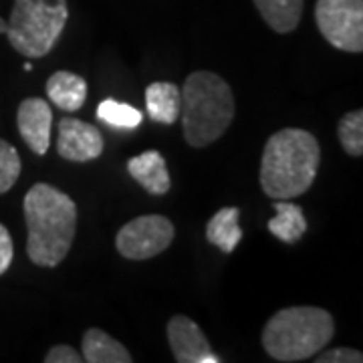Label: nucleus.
<instances>
[{"label": "nucleus", "instance_id": "obj_14", "mask_svg": "<svg viewBox=\"0 0 363 363\" xmlns=\"http://www.w3.org/2000/svg\"><path fill=\"white\" fill-rule=\"evenodd\" d=\"M147 116L157 123L172 125L180 117V89L169 81H154L145 87Z\"/></svg>", "mask_w": 363, "mask_h": 363}, {"label": "nucleus", "instance_id": "obj_2", "mask_svg": "<svg viewBox=\"0 0 363 363\" xmlns=\"http://www.w3.org/2000/svg\"><path fill=\"white\" fill-rule=\"evenodd\" d=\"M321 164V147L307 130L285 128L264 143L260 188L272 200H293L313 186Z\"/></svg>", "mask_w": 363, "mask_h": 363}, {"label": "nucleus", "instance_id": "obj_8", "mask_svg": "<svg viewBox=\"0 0 363 363\" xmlns=\"http://www.w3.org/2000/svg\"><path fill=\"white\" fill-rule=\"evenodd\" d=\"M57 152L67 162H93L104 154V135L95 125L77 117H63L59 121Z\"/></svg>", "mask_w": 363, "mask_h": 363}, {"label": "nucleus", "instance_id": "obj_6", "mask_svg": "<svg viewBox=\"0 0 363 363\" xmlns=\"http://www.w3.org/2000/svg\"><path fill=\"white\" fill-rule=\"evenodd\" d=\"M315 21L331 47L363 51V0H317Z\"/></svg>", "mask_w": 363, "mask_h": 363}, {"label": "nucleus", "instance_id": "obj_22", "mask_svg": "<svg viewBox=\"0 0 363 363\" xmlns=\"http://www.w3.org/2000/svg\"><path fill=\"white\" fill-rule=\"evenodd\" d=\"M83 355L71 345H55L45 355V363H81Z\"/></svg>", "mask_w": 363, "mask_h": 363}, {"label": "nucleus", "instance_id": "obj_19", "mask_svg": "<svg viewBox=\"0 0 363 363\" xmlns=\"http://www.w3.org/2000/svg\"><path fill=\"white\" fill-rule=\"evenodd\" d=\"M337 138L343 150L353 157L363 156V111L355 109L339 119Z\"/></svg>", "mask_w": 363, "mask_h": 363}, {"label": "nucleus", "instance_id": "obj_17", "mask_svg": "<svg viewBox=\"0 0 363 363\" xmlns=\"http://www.w3.org/2000/svg\"><path fill=\"white\" fill-rule=\"evenodd\" d=\"M264 23L274 33L286 35L293 33L301 23L305 0H252Z\"/></svg>", "mask_w": 363, "mask_h": 363}, {"label": "nucleus", "instance_id": "obj_20", "mask_svg": "<svg viewBox=\"0 0 363 363\" xmlns=\"http://www.w3.org/2000/svg\"><path fill=\"white\" fill-rule=\"evenodd\" d=\"M21 176V156L16 147L0 140V194H6Z\"/></svg>", "mask_w": 363, "mask_h": 363}, {"label": "nucleus", "instance_id": "obj_12", "mask_svg": "<svg viewBox=\"0 0 363 363\" xmlns=\"http://www.w3.org/2000/svg\"><path fill=\"white\" fill-rule=\"evenodd\" d=\"M47 95L63 111H79L87 99V81L71 71H57L47 79Z\"/></svg>", "mask_w": 363, "mask_h": 363}, {"label": "nucleus", "instance_id": "obj_1", "mask_svg": "<svg viewBox=\"0 0 363 363\" xmlns=\"http://www.w3.org/2000/svg\"><path fill=\"white\" fill-rule=\"evenodd\" d=\"M26 255L52 269L69 255L77 233V204L59 188L39 182L25 196Z\"/></svg>", "mask_w": 363, "mask_h": 363}, {"label": "nucleus", "instance_id": "obj_13", "mask_svg": "<svg viewBox=\"0 0 363 363\" xmlns=\"http://www.w3.org/2000/svg\"><path fill=\"white\" fill-rule=\"evenodd\" d=\"M81 355L87 363H131L133 357L104 329L91 327L81 339Z\"/></svg>", "mask_w": 363, "mask_h": 363}, {"label": "nucleus", "instance_id": "obj_5", "mask_svg": "<svg viewBox=\"0 0 363 363\" xmlns=\"http://www.w3.org/2000/svg\"><path fill=\"white\" fill-rule=\"evenodd\" d=\"M67 18V0H14L6 37L18 55L40 59L57 45Z\"/></svg>", "mask_w": 363, "mask_h": 363}, {"label": "nucleus", "instance_id": "obj_10", "mask_svg": "<svg viewBox=\"0 0 363 363\" xmlns=\"http://www.w3.org/2000/svg\"><path fill=\"white\" fill-rule=\"evenodd\" d=\"M16 125L25 143L37 154L45 156L51 145L52 111L49 104L40 97H28L18 105Z\"/></svg>", "mask_w": 363, "mask_h": 363}, {"label": "nucleus", "instance_id": "obj_11", "mask_svg": "<svg viewBox=\"0 0 363 363\" xmlns=\"http://www.w3.org/2000/svg\"><path fill=\"white\" fill-rule=\"evenodd\" d=\"M128 172H130L131 178L150 194L164 196L168 194V190L172 188L166 160L157 150H147L140 156L130 157L128 160Z\"/></svg>", "mask_w": 363, "mask_h": 363}, {"label": "nucleus", "instance_id": "obj_18", "mask_svg": "<svg viewBox=\"0 0 363 363\" xmlns=\"http://www.w3.org/2000/svg\"><path fill=\"white\" fill-rule=\"evenodd\" d=\"M97 117L117 130H135L143 121V116L135 107L116 101V99H104L97 105Z\"/></svg>", "mask_w": 363, "mask_h": 363}, {"label": "nucleus", "instance_id": "obj_9", "mask_svg": "<svg viewBox=\"0 0 363 363\" xmlns=\"http://www.w3.org/2000/svg\"><path fill=\"white\" fill-rule=\"evenodd\" d=\"M169 350L178 363H218L220 357L210 350L204 331L194 319L186 315H174L168 323Z\"/></svg>", "mask_w": 363, "mask_h": 363}, {"label": "nucleus", "instance_id": "obj_3", "mask_svg": "<svg viewBox=\"0 0 363 363\" xmlns=\"http://www.w3.org/2000/svg\"><path fill=\"white\" fill-rule=\"evenodd\" d=\"M236 105L230 85L212 71L190 73L180 89L184 140L192 147H206L220 140L233 123Z\"/></svg>", "mask_w": 363, "mask_h": 363}, {"label": "nucleus", "instance_id": "obj_16", "mask_svg": "<svg viewBox=\"0 0 363 363\" xmlns=\"http://www.w3.org/2000/svg\"><path fill=\"white\" fill-rule=\"evenodd\" d=\"M206 238L210 245L220 248L224 255H230L242 240L240 210L234 206L220 208L206 224Z\"/></svg>", "mask_w": 363, "mask_h": 363}, {"label": "nucleus", "instance_id": "obj_24", "mask_svg": "<svg viewBox=\"0 0 363 363\" xmlns=\"http://www.w3.org/2000/svg\"><path fill=\"white\" fill-rule=\"evenodd\" d=\"M6 30H9V23L0 18V35H6Z\"/></svg>", "mask_w": 363, "mask_h": 363}, {"label": "nucleus", "instance_id": "obj_4", "mask_svg": "<svg viewBox=\"0 0 363 363\" xmlns=\"http://www.w3.org/2000/svg\"><path fill=\"white\" fill-rule=\"evenodd\" d=\"M335 335L333 315L321 307H286L272 315L262 329V347L283 363L313 359Z\"/></svg>", "mask_w": 363, "mask_h": 363}, {"label": "nucleus", "instance_id": "obj_15", "mask_svg": "<svg viewBox=\"0 0 363 363\" xmlns=\"http://www.w3.org/2000/svg\"><path fill=\"white\" fill-rule=\"evenodd\" d=\"M272 210H274V216L267 222L269 233L285 245L298 242L307 233V218H305L303 208L293 204L291 200H277Z\"/></svg>", "mask_w": 363, "mask_h": 363}, {"label": "nucleus", "instance_id": "obj_21", "mask_svg": "<svg viewBox=\"0 0 363 363\" xmlns=\"http://www.w3.org/2000/svg\"><path fill=\"white\" fill-rule=\"evenodd\" d=\"M317 363H362L363 353L350 347H337V350L319 351L317 357H313Z\"/></svg>", "mask_w": 363, "mask_h": 363}, {"label": "nucleus", "instance_id": "obj_7", "mask_svg": "<svg viewBox=\"0 0 363 363\" xmlns=\"http://www.w3.org/2000/svg\"><path fill=\"white\" fill-rule=\"evenodd\" d=\"M174 236L176 228L169 218L162 214H143L119 228L116 247L123 259L147 260L169 248Z\"/></svg>", "mask_w": 363, "mask_h": 363}, {"label": "nucleus", "instance_id": "obj_23", "mask_svg": "<svg viewBox=\"0 0 363 363\" xmlns=\"http://www.w3.org/2000/svg\"><path fill=\"white\" fill-rule=\"evenodd\" d=\"M14 257V247L11 233L6 230L4 224H0V274L9 271V267L13 264Z\"/></svg>", "mask_w": 363, "mask_h": 363}]
</instances>
